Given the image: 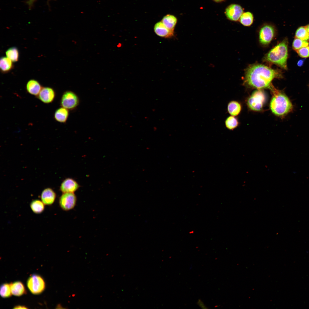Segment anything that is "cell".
<instances>
[{
	"label": "cell",
	"mask_w": 309,
	"mask_h": 309,
	"mask_svg": "<svg viewBox=\"0 0 309 309\" xmlns=\"http://www.w3.org/2000/svg\"><path fill=\"white\" fill-rule=\"evenodd\" d=\"M13 62L7 57H3L0 60V68L3 72L11 70L13 67Z\"/></svg>",
	"instance_id": "ffe728a7"
},
{
	"label": "cell",
	"mask_w": 309,
	"mask_h": 309,
	"mask_svg": "<svg viewBox=\"0 0 309 309\" xmlns=\"http://www.w3.org/2000/svg\"><path fill=\"white\" fill-rule=\"evenodd\" d=\"M161 21L167 28L174 31L177 19L174 16L167 14L163 17Z\"/></svg>",
	"instance_id": "e0dca14e"
},
{
	"label": "cell",
	"mask_w": 309,
	"mask_h": 309,
	"mask_svg": "<svg viewBox=\"0 0 309 309\" xmlns=\"http://www.w3.org/2000/svg\"><path fill=\"white\" fill-rule=\"evenodd\" d=\"M295 38L306 41H309V34L305 26L299 27L296 30L295 34Z\"/></svg>",
	"instance_id": "7402d4cb"
},
{
	"label": "cell",
	"mask_w": 309,
	"mask_h": 309,
	"mask_svg": "<svg viewBox=\"0 0 309 309\" xmlns=\"http://www.w3.org/2000/svg\"><path fill=\"white\" fill-rule=\"evenodd\" d=\"M56 96V93L52 88L45 87H42L38 95L37 96L41 101L44 103L52 102Z\"/></svg>",
	"instance_id": "30bf717a"
},
{
	"label": "cell",
	"mask_w": 309,
	"mask_h": 309,
	"mask_svg": "<svg viewBox=\"0 0 309 309\" xmlns=\"http://www.w3.org/2000/svg\"><path fill=\"white\" fill-rule=\"evenodd\" d=\"M36 0H28L25 2L26 3L28 6L29 9H31L34 5V3Z\"/></svg>",
	"instance_id": "83f0119b"
},
{
	"label": "cell",
	"mask_w": 309,
	"mask_h": 309,
	"mask_svg": "<svg viewBox=\"0 0 309 309\" xmlns=\"http://www.w3.org/2000/svg\"><path fill=\"white\" fill-rule=\"evenodd\" d=\"M5 54L7 57L13 62H17L19 58V52L17 49L15 47L9 48L6 51Z\"/></svg>",
	"instance_id": "603a6c76"
},
{
	"label": "cell",
	"mask_w": 309,
	"mask_h": 309,
	"mask_svg": "<svg viewBox=\"0 0 309 309\" xmlns=\"http://www.w3.org/2000/svg\"><path fill=\"white\" fill-rule=\"evenodd\" d=\"M282 76V73L279 70L261 64H253L246 69L244 83L248 86L258 89L270 88L274 79L281 78Z\"/></svg>",
	"instance_id": "6da1fadb"
},
{
	"label": "cell",
	"mask_w": 309,
	"mask_h": 309,
	"mask_svg": "<svg viewBox=\"0 0 309 309\" xmlns=\"http://www.w3.org/2000/svg\"><path fill=\"white\" fill-rule=\"evenodd\" d=\"M0 294L3 298L9 297L12 294L10 284L4 283L2 284L0 287Z\"/></svg>",
	"instance_id": "cb8c5ba5"
},
{
	"label": "cell",
	"mask_w": 309,
	"mask_h": 309,
	"mask_svg": "<svg viewBox=\"0 0 309 309\" xmlns=\"http://www.w3.org/2000/svg\"><path fill=\"white\" fill-rule=\"evenodd\" d=\"M226 127L229 129L233 130L238 125V122L237 119L233 116L228 117L225 121Z\"/></svg>",
	"instance_id": "d4e9b609"
},
{
	"label": "cell",
	"mask_w": 309,
	"mask_h": 309,
	"mask_svg": "<svg viewBox=\"0 0 309 309\" xmlns=\"http://www.w3.org/2000/svg\"><path fill=\"white\" fill-rule=\"evenodd\" d=\"M217 2H220L222 1L223 0H213Z\"/></svg>",
	"instance_id": "d6a6232c"
},
{
	"label": "cell",
	"mask_w": 309,
	"mask_h": 309,
	"mask_svg": "<svg viewBox=\"0 0 309 309\" xmlns=\"http://www.w3.org/2000/svg\"><path fill=\"white\" fill-rule=\"evenodd\" d=\"M266 100V96L263 91L258 89L253 92L247 100V105L251 110L256 111L261 110Z\"/></svg>",
	"instance_id": "277c9868"
},
{
	"label": "cell",
	"mask_w": 309,
	"mask_h": 309,
	"mask_svg": "<svg viewBox=\"0 0 309 309\" xmlns=\"http://www.w3.org/2000/svg\"><path fill=\"white\" fill-rule=\"evenodd\" d=\"M275 33L274 27L272 25L267 24L264 25L259 33L260 43L264 45L269 44L273 38Z\"/></svg>",
	"instance_id": "ba28073f"
},
{
	"label": "cell",
	"mask_w": 309,
	"mask_h": 309,
	"mask_svg": "<svg viewBox=\"0 0 309 309\" xmlns=\"http://www.w3.org/2000/svg\"><path fill=\"white\" fill-rule=\"evenodd\" d=\"M42 88L39 83L34 79L28 81L26 86V90L29 93L36 96L38 95Z\"/></svg>",
	"instance_id": "5bb4252c"
},
{
	"label": "cell",
	"mask_w": 309,
	"mask_h": 309,
	"mask_svg": "<svg viewBox=\"0 0 309 309\" xmlns=\"http://www.w3.org/2000/svg\"><path fill=\"white\" fill-rule=\"evenodd\" d=\"M45 205L41 201L35 199L31 202L30 206L31 210L34 213L39 214L44 211Z\"/></svg>",
	"instance_id": "ac0fdd59"
},
{
	"label": "cell",
	"mask_w": 309,
	"mask_h": 309,
	"mask_svg": "<svg viewBox=\"0 0 309 309\" xmlns=\"http://www.w3.org/2000/svg\"><path fill=\"white\" fill-rule=\"evenodd\" d=\"M304 60H300L298 62L297 65L299 66H302L303 64Z\"/></svg>",
	"instance_id": "4dcf8cb0"
},
{
	"label": "cell",
	"mask_w": 309,
	"mask_h": 309,
	"mask_svg": "<svg viewBox=\"0 0 309 309\" xmlns=\"http://www.w3.org/2000/svg\"><path fill=\"white\" fill-rule=\"evenodd\" d=\"M197 304L202 309H207L204 303L200 299H199L197 303Z\"/></svg>",
	"instance_id": "f1b7e54d"
},
{
	"label": "cell",
	"mask_w": 309,
	"mask_h": 309,
	"mask_svg": "<svg viewBox=\"0 0 309 309\" xmlns=\"http://www.w3.org/2000/svg\"><path fill=\"white\" fill-rule=\"evenodd\" d=\"M69 115V110L61 107L56 110L54 117L57 121L61 123H65L67 121Z\"/></svg>",
	"instance_id": "9a60e30c"
},
{
	"label": "cell",
	"mask_w": 309,
	"mask_h": 309,
	"mask_svg": "<svg viewBox=\"0 0 309 309\" xmlns=\"http://www.w3.org/2000/svg\"><path fill=\"white\" fill-rule=\"evenodd\" d=\"M13 308L15 309H26L27 308L24 306L18 305L15 306Z\"/></svg>",
	"instance_id": "f546056e"
},
{
	"label": "cell",
	"mask_w": 309,
	"mask_h": 309,
	"mask_svg": "<svg viewBox=\"0 0 309 309\" xmlns=\"http://www.w3.org/2000/svg\"><path fill=\"white\" fill-rule=\"evenodd\" d=\"M243 13V9L239 5L232 4L226 8L225 14L229 20L236 21L239 20Z\"/></svg>",
	"instance_id": "9c48e42d"
},
{
	"label": "cell",
	"mask_w": 309,
	"mask_h": 309,
	"mask_svg": "<svg viewBox=\"0 0 309 309\" xmlns=\"http://www.w3.org/2000/svg\"><path fill=\"white\" fill-rule=\"evenodd\" d=\"M79 187V184L75 180L71 178H68L62 182L60 189L63 193H74Z\"/></svg>",
	"instance_id": "8fae6325"
},
{
	"label": "cell",
	"mask_w": 309,
	"mask_h": 309,
	"mask_svg": "<svg viewBox=\"0 0 309 309\" xmlns=\"http://www.w3.org/2000/svg\"><path fill=\"white\" fill-rule=\"evenodd\" d=\"M241 107L240 104L235 101H231L228 104L227 110L229 113L233 116L238 115L240 113Z\"/></svg>",
	"instance_id": "d6986e66"
},
{
	"label": "cell",
	"mask_w": 309,
	"mask_h": 309,
	"mask_svg": "<svg viewBox=\"0 0 309 309\" xmlns=\"http://www.w3.org/2000/svg\"><path fill=\"white\" fill-rule=\"evenodd\" d=\"M77 201L76 195L74 193H63L60 197L59 203L60 207L64 211H68L75 206Z\"/></svg>",
	"instance_id": "52a82bcc"
},
{
	"label": "cell",
	"mask_w": 309,
	"mask_h": 309,
	"mask_svg": "<svg viewBox=\"0 0 309 309\" xmlns=\"http://www.w3.org/2000/svg\"><path fill=\"white\" fill-rule=\"evenodd\" d=\"M288 43L287 39L283 40L270 51L264 56V61L287 70Z\"/></svg>",
	"instance_id": "3957f363"
},
{
	"label": "cell",
	"mask_w": 309,
	"mask_h": 309,
	"mask_svg": "<svg viewBox=\"0 0 309 309\" xmlns=\"http://www.w3.org/2000/svg\"><path fill=\"white\" fill-rule=\"evenodd\" d=\"M154 31L158 36L165 38H169L174 35V31L167 28L161 21L156 23L154 27Z\"/></svg>",
	"instance_id": "7c38bea8"
},
{
	"label": "cell",
	"mask_w": 309,
	"mask_h": 309,
	"mask_svg": "<svg viewBox=\"0 0 309 309\" xmlns=\"http://www.w3.org/2000/svg\"><path fill=\"white\" fill-rule=\"evenodd\" d=\"M296 51L301 57L304 58L309 57V46L301 48Z\"/></svg>",
	"instance_id": "4316f807"
},
{
	"label": "cell",
	"mask_w": 309,
	"mask_h": 309,
	"mask_svg": "<svg viewBox=\"0 0 309 309\" xmlns=\"http://www.w3.org/2000/svg\"><path fill=\"white\" fill-rule=\"evenodd\" d=\"M239 21L240 23L243 25L246 26H250L253 22V15L249 12L243 13L239 19Z\"/></svg>",
	"instance_id": "44dd1931"
},
{
	"label": "cell",
	"mask_w": 309,
	"mask_h": 309,
	"mask_svg": "<svg viewBox=\"0 0 309 309\" xmlns=\"http://www.w3.org/2000/svg\"><path fill=\"white\" fill-rule=\"evenodd\" d=\"M56 194L54 191L50 188H47L42 191L41 196V201L45 205H50L54 202Z\"/></svg>",
	"instance_id": "4fadbf2b"
},
{
	"label": "cell",
	"mask_w": 309,
	"mask_h": 309,
	"mask_svg": "<svg viewBox=\"0 0 309 309\" xmlns=\"http://www.w3.org/2000/svg\"><path fill=\"white\" fill-rule=\"evenodd\" d=\"M27 285L31 292L34 294L41 293L45 288L44 280L40 276L36 274L32 275L29 278Z\"/></svg>",
	"instance_id": "8992f818"
},
{
	"label": "cell",
	"mask_w": 309,
	"mask_h": 309,
	"mask_svg": "<svg viewBox=\"0 0 309 309\" xmlns=\"http://www.w3.org/2000/svg\"><path fill=\"white\" fill-rule=\"evenodd\" d=\"M269 89L273 95L270 104L272 113L278 116L282 117L290 112L292 110L293 106L288 97L272 85Z\"/></svg>",
	"instance_id": "7a4b0ae2"
},
{
	"label": "cell",
	"mask_w": 309,
	"mask_h": 309,
	"mask_svg": "<svg viewBox=\"0 0 309 309\" xmlns=\"http://www.w3.org/2000/svg\"><path fill=\"white\" fill-rule=\"evenodd\" d=\"M79 103L78 96L74 92L70 90L66 91L63 93L60 101L61 107L69 110L75 109Z\"/></svg>",
	"instance_id": "5b68a950"
},
{
	"label": "cell",
	"mask_w": 309,
	"mask_h": 309,
	"mask_svg": "<svg viewBox=\"0 0 309 309\" xmlns=\"http://www.w3.org/2000/svg\"><path fill=\"white\" fill-rule=\"evenodd\" d=\"M309 43L308 41L295 38L294 39L292 46L293 49L296 51L301 48L308 46Z\"/></svg>",
	"instance_id": "484cf974"
},
{
	"label": "cell",
	"mask_w": 309,
	"mask_h": 309,
	"mask_svg": "<svg viewBox=\"0 0 309 309\" xmlns=\"http://www.w3.org/2000/svg\"><path fill=\"white\" fill-rule=\"evenodd\" d=\"M10 284L12 294L16 296H20L26 293V290L23 283L16 281Z\"/></svg>",
	"instance_id": "2e32d148"
},
{
	"label": "cell",
	"mask_w": 309,
	"mask_h": 309,
	"mask_svg": "<svg viewBox=\"0 0 309 309\" xmlns=\"http://www.w3.org/2000/svg\"><path fill=\"white\" fill-rule=\"evenodd\" d=\"M306 30L309 34V24L305 26Z\"/></svg>",
	"instance_id": "1f68e13d"
}]
</instances>
